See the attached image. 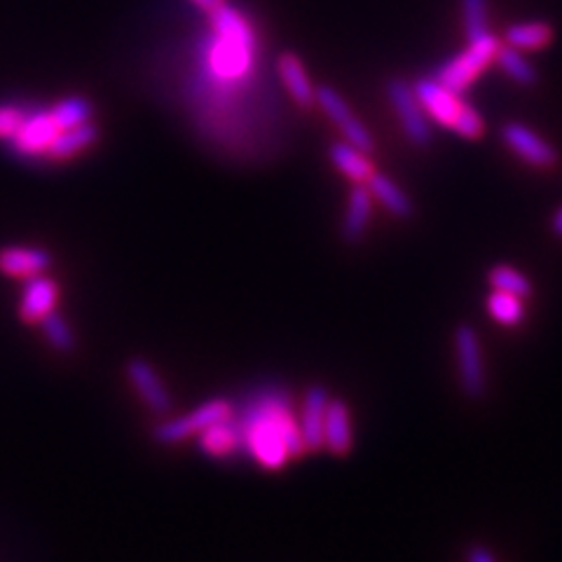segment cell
<instances>
[{"mask_svg": "<svg viewBox=\"0 0 562 562\" xmlns=\"http://www.w3.org/2000/svg\"><path fill=\"white\" fill-rule=\"evenodd\" d=\"M242 448L254 460L270 469H284L293 457L305 452L298 418L293 416L291 401L281 392H265L246 408L240 420Z\"/></svg>", "mask_w": 562, "mask_h": 562, "instance_id": "1", "label": "cell"}, {"mask_svg": "<svg viewBox=\"0 0 562 562\" xmlns=\"http://www.w3.org/2000/svg\"><path fill=\"white\" fill-rule=\"evenodd\" d=\"M212 14L214 40L206 48V64L218 82H240L254 66L256 36L242 12L218 5Z\"/></svg>", "mask_w": 562, "mask_h": 562, "instance_id": "2", "label": "cell"}, {"mask_svg": "<svg viewBox=\"0 0 562 562\" xmlns=\"http://www.w3.org/2000/svg\"><path fill=\"white\" fill-rule=\"evenodd\" d=\"M501 46V40L497 36H493L487 31L485 36L476 38V40H469V48L462 50L457 56L448 59L446 64H440L434 73V78L446 85L450 92L455 94H462L467 87L478 78V73L495 62V54Z\"/></svg>", "mask_w": 562, "mask_h": 562, "instance_id": "3", "label": "cell"}, {"mask_svg": "<svg viewBox=\"0 0 562 562\" xmlns=\"http://www.w3.org/2000/svg\"><path fill=\"white\" fill-rule=\"evenodd\" d=\"M232 418V404L226 398H212L197 408H192L186 416L165 420L155 426L153 438L162 446H176V443H183L192 436H200L206 426H212L220 420Z\"/></svg>", "mask_w": 562, "mask_h": 562, "instance_id": "4", "label": "cell"}, {"mask_svg": "<svg viewBox=\"0 0 562 562\" xmlns=\"http://www.w3.org/2000/svg\"><path fill=\"white\" fill-rule=\"evenodd\" d=\"M455 359L464 394L471 398H481L487 389L483 345L476 329L469 327V323H460L455 329Z\"/></svg>", "mask_w": 562, "mask_h": 562, "instance_id": "5", "label": "cell"}, {"mask_svg": "<svg viewBox=\"0 0 562 562\" xmlns=\"http://www.w3.org/2000/svg\"><path fill=\"white\" fill-rule=\"evenodd\" d=\"M387 94L408 141L418 148L432 143L434 131L432 125H429L426 111L422 108L416 90H412V85L406 78H392L387 82Z\"/></svg>", "mask_w": 562, "mask_h": 562, "instance_id": "6", "label": "cell"}, {"mask_svg": "<svg viewBox=\"0 0 562 562\" xmlns=\"http://www.w3.org/2000/svg\"><path fill=\"white\" fill-rule=\"evenodd\" d=\"M315 101L323 108V113H327L331 120L335 123V127L343 131L345 141L361 148V151L368 153V155L375 151V141L371 137V131H368L366 125L359 120V117L352 113L349 103L343 97H340L333 90V87H329V85L317 87V90H315Z\"/></svg>", "mask_w": 562, "mask_h": 562, "instance_id": "7", "label": "cell"}, {"mask_svg": "<svg viewBox=\"0 0 562 562\" xmlns=\"http://www.w3.org/2000/svg\"><path fill=\"white\" fill-rule=\"evenodd\" d=\"M125 373L148 410L155 412V416H167V412H171L174 401L169 396L167 384L162 382L159 373L155 371V366L151 361H145L143 357L129 359L125 366Z\"/></svg>", "mask_w": 562, "mask_h": 562, "instance_id": "8", "label": "cell"}, {"mask_svg": "<svg viewBox=\"0 0 562 562\" xmlns=\"http://www.w3.org/2000/svg\"><path fill=\"white\" fill-rule=\"evenodd\" d=\"M501 139L511 148V151L525 159L527 165L537 169H551L558 165V151L541 139L535 129H529L523 123H509L501 127Z\"/></svg>", "mask_w": 562, "mask_h": 562, "instance_id": "9", "label": "cell"}, {"mask_svg": "<svg viewBox=\"0 0 562 562\" xmlns=\"http://www.w3.org/2000/svg\"><path fill=\"white\" fill-rule=\"evenodd\" d=\"M59 125L54 123L52 111L46 108H38L34 113H26L24 120L17 129V135H14L8 143L17 151L20 155H28V157H38V155H46L48 148L52 145V141L59 135Z\"/></svg>", "mask_w": 562, "mask_h": 562, "instance_id": "10", "label": "cell"}, {"mask_svg": "<svg viewBox=\"0 0 562 562\" xmlns=\"http://www.w3.org/2000/svg\"><path fill=\"white\" fill-rule=\"evenodd\" d=\"M412 90H416L422 108L434 117V120L443 127L452 129L457 117L464 111L467 103L460 99V94L450 92L446 85H440L436 78H420L412 82Z\"/></svg>", "mask_w": 562, "mask_h": 562, "instance_id": "11", "label": "cell"}, {"mask_svg": "<svg viewBox=\"0 0 562 562\" xmlns=\"http://www.w3.org/2000/svg\"><path fill=\"white\" fill-rule=\"evenodd\" d=\"M329 392L315 384L303 396L301 412H298V426L303 436V446L307 452H317L323 448V420H327L329 408Z\"/></svg>", "mask_w": 562, "mask_h": 562, "instance_id": "12", "label": "cell"}, {"mask_svg": "<svg viewBox=\"0 0 562 562\" xmlns=\"http://www.w3.org/2000/svg\"><path fill=\"white\" fill-rule=\"evenodd\" d=\"M59 286L52 277L46 272L24 279L22 301H20V317L26 323H40L50 312L56 309Z\"/></svg>", "mask_w": 562, "mask_h": 562, "instance_id": "13", "label": "cell"}, {"mask_svg": "<svg viewBox=\"0 0 562 562\" xmlns=\"http://www.w3.org/2000/svg\"><path fill=\"white\" fill-rule=\"evenodd\" d=\"M323 448L335 457H345L354 448L352 412L343 398H333V401H329L327 420H323Z\"/></svg>", "mask_w": 562, "mask_h": 562, "instance_id": "14", "label": "cell"}, {"mask_svg": "<svg viewBox=\"0 0 562 562\" xmlns=\"http://www.w3.org/2000/svg\"><path fill=\"white\" fill-rule=\"evenodd\" d=\"M52 263L50 251L38 246H5L0 248V272L14 279L42 274Z\"/></svg>", "mask_w": 562, "mask_h": 562, "instance_id": "15", "label": "cell"}, {"mask_svg": "<svg viewBox=\"0 0 562 562\" xmlns=\"http://www.w3.org/2000/svg\"><path fill=\"white\" fill-rule=\"evenodd\" d=\"M373 192L366 183H354L349 190L347 209L343 218V240L345 242H359L363 232L371 226L373 218Z\"/></svg>", "mask_w": 562, "mask_h": 562, "instance_id": "16", "label": "cell"}, {"mask_svg": "<svg viewBox=\"0 0 562 562\" xmlns=\"http://www.w3.org/2000/svg\"><path fill=\"white\" fill-rule=\"evenodd\" d=\"M277 68H279L281 80H284V85H286L291 99L298 103V106L309 108V106H312V103H317L315 101V90H317V87L312 85V80H309L307 68L301 62L298 54H295V52H284V54L279 56Z\"/></svg>", "mask_w": 562, "mask_h": 562, "instance_id": "17", "label": "cell"}, {"mask_svg": "<svg viewBox=\"0 0 562 562\" xmlns=\"http://www.w3.org/2000/svg\"><path fill=\"white\" fill-rule=\"evenodd\" d=\"M329 155L335 169L343 176H347L352 183H366L375 171V165L371 162V157H368V153H363L357 145H352L349 141L331 143Z\"/></svg>", "mask_w": 562, "mask_h": 562, "instance_id": "18", "label": "cell"}, {"mask_svg": "<svg viewBox=\"0 0 562 562\" xmlns=\"http://www.w3.org/2000/svg\"><path fill=\"white\" fill-rule=\"evenodd\" d=\"M197 438L200 448L212 457H228L242 448V429L232 418L206 426Z\"/></svg>", "mask_w": 562, "mask_h": 562, "instance_id": "19", "label": "cell"}, {"mask_svg": "<svg viewBox=\"0 0 562 562\" xmlns=\"http://www.w3.org/2000/svg\"><path fill=\"white\" fill-rule=\"evenodd\" d=\"M99 139V127L90 123L78 125V127H71V129H62L56 135V139L52 141V145L48 148L46 157L50 159H71L80 155L87 148L94 145Z\"/></svg>", "mask_w": 562, "mask_h": 562, "instance_id": "20", "label": "cell"}, {"mask_svg": "<svg viewBox=\"0 0 562 562\" xmlns=\"http://www.w3.org/2000/svg\"><path fill=\"white\" fill-rule=\"evenodd\" d=\"M366 186L371 188L373 197L384 206V209L394 214L396 218H410L412 212H416V206H412V200L406 195V190L396 181H392L387 174L373 171V176L366 181Z\"/></svg>", "mask_w": 562, "mask_h": 562, "instance_id": "21", "label": "cell"}, {"mask_svg": "<svg viewBox=\"0 0 562 562\" xmlns=\"http://www.w3.org/2000/svg\"><path fill=\"white\" fill-rule=\"evenodd\" d=\"M553 28L546 22H525V24H513L507 28L504 42L515 50H541L553 42Z\"/></svg>", "mask_w": 562, "mask_h": 562, "instance_id": "22", "label": "cell"}, {"mask_svg": "<svg viewBox=\"0 0 562 562\" xmlns=\"http://www.w3.org/2000/svg\"><path fill=\"white\" fill-rule=\"evenodd\" d=\"M525 298L507 291H493L487 298V312L501 327H518L525 319Z\"/></svg>", "mask_w": 562, "mask_h": 562, "instance_id": "23", "label": "cell"}, {"mask_svg": "<svg viewBox=\"0 0 562 562\" xmlns=\"http://www.w3.org/2000/svg\"><path fill=\"white\" fill-rule=\"evenodd\" d=\"M495 62L507 71V76L511 78V80H515L518 85H525V87H532L535 85L537 80H539V76H537V71H535V66H532L527 59L523 56V52L521 50H515V48H511V46H499V50H497V54H495Z\"/></svg>", "mask_w": 562, "mask_h": 562, "instance_id": "24", "label": "cell"}, {"mask_svg": "<svg viewBox=\"0 0 562 562\" xmlns=\"http://www.w3.org/2000/svg\"><path fill=\"white\" fill-rule=\"evenodd\" d=\"M52 111V117L54 123L59 125V129H71V127H78V125H85L92 120V103L87 101L85 97H68V99H62L56 103Z\"/></svg>", "mask_w": 562, "mask_h": 562, "instance_id": "25", "label": "cell"}, {"mask_svg": "<svg viewBox=\"0 0 562 562\" xmlns=\"http://www.w3.org/2000/svg\"><path fill=\"white\" fill-rule=\"evenodd\" d=\"M40 329H42V335H46L48 345L52 349L62 352V354H71L73 349H76V345H78L76 333H73L71 323L62 315H59L56 309L40 321Z\"/></svg>", "mask_w": 562, "mask_h": 562, "instance_id": "26", "label": "cell"}, {"mask_svg": "<svg viewBox=\"0 0 562 562\" xmlns=\"http://www.w3.org/2000/svg\"><path fill=\"white\" fill-rule=\"evenodd\" d=\"M487 279H490L493 289H497V291L521 295V298H529L532 295L529 279L521 270L511 268V265H495L490 274H487Z\"/></svg>", "mask_w": 562, "mask_h": 562, "instance_id": "27", "label": "cell"}, {"mask_svg": "<svg viewBox=\"0 0 562 562\" xmlns=\"http://www.w3.org/2000/svg\"><path fill=\"white\" fill-rule=\"evenodd\" d=\"M464 34L469 40H476L487 34V0H462Z\"/></svg>", "mask_w": 562, "mask_h": 562, "instance_id": "28", "label": "cell"}, {"mask_svg": "<svg viewBox=\"0 0 562 562\" xmlns=\"http://www.w3.org/2000/svg\"><path fill=\"white\" fill-rule=\"evenodd\" d=\"M455 135H460L462 139H469V141H476L483 137L485 131V120L481 117V113L476 108L471 106H464V111L460 113V117H457V123L452 127Z\"/></svg>", "mask_w": 562, "mask_h": 562, "instance_id": "29", "label": "cell"}, {"mask_svg": "<svg viewBox=\"0 0 562 562\" xmlns=\"http://www.w3.org/2000/svg\"><path fill=\"white\" fill-rule=\"evenodd\" d=\"M24 106H17V103H0V139L10 141L24 120Z\"/></svg>", "mask_w": 562, "mask_h": 562, "instance_id": "30", "label": "cell"}, {"mask_svg": "<svg viewBox=\"0 0 562 562\" xmlns=\"http://www.w3.org/2000/svg\"><path fill=\"white\" fill-rule=\"evenodd\" d=\"M469 562H497V558L490 549H485V546H473L469 551Z\"/></svg>", "mask_w": 562, "mask_h": 562, "instance_id": "31", "label": "cell"}, {"mask_svg": "<svg viewBox=\"0 0 562 562\" xmlns=\"http://www.w3.org/2000/svg\"><path fill=\"white\" fill-rule=\"evenodd\" d=\"M192 3H195V5L202 8V10H206V12H212V10H216L218 5H223L226 0H192Z\"/></svg>", "mask_w": 562, "mask_h": 562, "instance_id": "32", "label": "cell"}, {"mask_svg": "<svg viewBox=\"0 0 562 562\" xmlns=\"http://www.w3.org/2000/svg\"><path fill=\"white\" fill-rule=\"evenodd\" d=\"M553 232H555L558 237H562V206H560V209H558L555 216H553Z\"/></svg>", "mask_w": 562, "mask_h": 562, "instance_id": "33", "label": "cell"}]
</instances>
